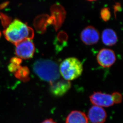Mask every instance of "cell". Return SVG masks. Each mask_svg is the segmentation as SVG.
<instances>
[{
	"instance_id": "8992f818",
	"label": "cell",
	"mask_w": 123,
	"mask_h": 123,
	"mask_svg": "<svg viewBox=\"0 0 123 123\" xmlns=\"http://www.w3.org/2000/svg\"><path fill=\"white\" fill-rule=\"evenodd\" d=\"M97 60L100 66L104 68H108L115 63L116 57L112 50L109 49H103L98 54Z\"/></svg>"
},
{
	"instance_id": "6da1fadb",
	"label": "cell",
	"mask_w": 123,
	"mask_h": 123,
	"mask_svg": "<svg viewBox=\"0 0 123 123\" xmlns=\"http://www.w3.org/2000/svg\"><path fill=\"white\" fill-rule=\"evenodd\" d=\"M6 39L14 45L34 37V30L26 24L18 19H15L4 31Z\"/></svg>"
},
{
	"instance_id": "52a82bcc",
	"label": "cell",
	"mask_w": 123,
	"mask_h": 123,
	"mask_svg": "<svg viewBox=\"0 0 123 123\" xmlns=\"http://www.w3.org/2000/svg\"><path fill=\"white\" fill-rule=\"evenodd\" d=\"M82 42L87 45H92L97 43L100 38V34L95 28L88 26L85 28L80 34Z\"/></svg>"
},
{
	"instance_id": "2e32d148",
	"label": "cell",
	"mask_w": 123,
	"mask_h": 123,
	"mask_svg": "<svg viewBox=\"0 0 123 123\" xmlns=\"http://www.w3.org/2000/svg\"><path fill=\"white\" fill-rule=\"evenodd\" d=\"M114 103H120L122 100V96L118 92H115L111 94Z\"/></svg>"
},
{
	"instance_id": "ac0fdd59",
	"label": "cell",
	"mask_w": 123,
	"mask_h": 123,
	"mask_svg": "<svg viewBox=\"0 0 123 123\" xmlns=\"http://www.w3.org/2000/svg\"><path fill=\"white\" fill-rule=\"evenodd\" d=\"M41 123H56L54 121V120L51 119H47V120L43 121V122Z\"/></svg>"
},
{
	"instance_id": "3957f363",
	"label": "cell",
	"mask_w": 123,
	"mask_h": 123,
	"mask_svg": "<svg viewBox=\"0 0 123 123\" xmlns=\"http://www.w3.org/2000/svg\"><path fill=\"white\" fill-rule=\"evenodd\" d=\"M83 66L81 62L75 57L67 58L61 63L59 73L65 80L76 79L81 75Z\"/></svg>"
},
{
	"instance_id": "5b68a950",
	"label": "cell",
	"mask_w": 123,
	"mask_h": 123,
	"mask_svg": "<svg viewBox=\"0 0 123 123\" xmlns=\"http://www.w3.org/2000/svg\"><path fill=\"white\" fill-rule=\"evenodd\" d=\"M90 100L94 106L102 108L110 107L114 104L111 95L101 92H95L90 96Z\"/></svg>"
},
{
	"instance_id": "7c38bea8",
	"label": "cell",
	"mask_w": 123,
	"mask_h": 123,
	"mask_svg": "<svg viewBox=\"0 0 123 123\" xmlns=\"http://www.w3.org/2000/svg\"><path fill=\"white\" fill-rule=\"evenodd\" d=\"M30 70L27 67L20 66L14 73V76L17 79L24 82H27L30 80L29 77Z\"/></svg>"
},
{
	"instance_id": "30bf717a",
	"label": "cell",
	"mask_w": 123,
	"mask_h": 123,
	"mask_svg": "<svg viewBox=\"0 0 123 123\" xmlns=\"http://www.w3.org/2000/svg\"><path fill=\"white\" fill-rule=\"evenodd\" d=\"M66 123H88L87 116L80 111H73L68 115Z\"/></svg>"
},
{
	"instance_id": "d6986e66",
	"label": "cell",
	"mask_w": 123,
	"mask_h": 123,
	"mask_svg": "<svg viewBox=\"0 0 123 123\" xmlns=\"http://www.w3.org/2000/svg\"><path fill=\"white\" fill-rule=\"evenodd\" d=\"M88 0V1H95V0Z\"/></svg>"
},
{
	"instance_id": "5bb4252c",
	"label": "cell",
	"mask_w": 123,
	"mask_h": 123,
	"mask_svg": "<svg viewBox=\"0 0 123 123\" xmlns=\"http://www.w3.org/2000/svg\"><path fill=\"white\" fill-rule=\"evenodd\" d=\"M22 60L18 57H14L11 59L10 63L8 66V69L9 71L14 73L20 67V64Z\"/></svg>"
},
{
	"instance_id": "277c9868",
	"label": "cell",
	"mask_w": 123,
	"mask_h": 123,
	"mask_svg": "<svg viewBox=\"0 0 123 123\" xmlns=\"http://www.w3.org/2000/svg\"><path fill=\"white\" fill-rule=\"evenodd\" d=\"M15 53L17 57L21 59L32 58L35 52L34 44L31 40H26L15 45Z\"/></svg>"
},
{
	"instance_id": "e0dca14e",
	"label": "cell",
	"mask_w": 123,
	"mask_h": 123,
	"mask_svg": "<svg viewBox=\"0 0 123 123\" xmlns=\"http://www.w3.org/2000/svg\"><path fill=\"white\" fill-rule=\"evenodd\" d=\"M114 8L115 10V12H117V11H120L121 10V6L120 3H117L116 4V5L114 6Z\"/></svg>"
},
{
	"instance_id": "9a60e30c",
	"label": "cell",
	"mask_w": 123,
	"mask_h": 123,
	"mask_svg": "<svg viewBox=\"0 0 123 123\" xmlns=\"http://www.w3.org/2000/svg\"><path fill=\"white\" fill-rule=\"evenodd\" d=\"M101 18L103 20L107 22L110 20L111 17V13L109 8H105L101 10L100 12Z\"/></svg>"
},
{
	"instance_id": "4fadbf2b",
	"label": "cell",
	"mask_w": 123,
	"mask_h": 123,
	"mask_svg": "<svg viewBox=\"0 0 123 123\" xmlns=\"http://www.w3.org/2000/svg\"><path fill=\"white\" fill-rule=\"evenodd\" d=\"M68 39V36L65 33L61 32L59 33L56 38V48L57 50L62 49V48L66 45Z\"/></svg>"
},
{
	"instance_id": "8fae6325",
	"label": "cell",
	"mask_w": 123,
	"mask_h": 123,
	"mask_svg": "<svg viewBox=\"0 0 123 123\" xmlns=\"http://www.w3.org/2000/svg\"><path fill=\"white\" fill-rule=\"evenodd\" d=\"M102 42L107 46H112L115 45L117 41L116 33L111 29H106L102 33Z\"/></svg>"
},
{
	"instance_id": "9c48e42d",
	"label": "cell",
	"mask_w": 123,
	"mask_h": 123,
	"mask_svg": "<svg viewBox=\"0 0 123 123\" xmlns=\"http://www.w3.org/2000/svg\"><path fill=\"white\" fill-rule=\"evenodd\" d=\"M50 91L54 95L61 96L65 94L71 86L69 81L65 80H56L50 84Z\"/></svg>"
},
{
	"instance_id": "7a4b0ae2",
	"label": "cell",
	"mask_w": 123,
	"mask_h": 123,
	"mask_svg": "<svg viewBox=\"0 0 123 123\" xmlns=\"http://www.w3.org/2000/svg\"><path fill=\"white\" fill-rule=\"evenodd\" d=\"M33 70L40 79L50 84L58 80L60 77L58 65L55 62L49 59L36 61L33 65Z\"/></svg>"
},
{
	"instance_id": "ba28073f",
	"label": "cell",
	"mask_w": 123,
	"mask_h": 123,
	"mask_svg": "<svg viewBox=\"0 0 123 123\" xmlns=\"http://www.w3.org/2000/svg\"><path fill=\"white\" fill-rule=\"evenodd\" d=\"M87 117L92 123H104L107 114L102 107L94 106L89 110Z\"/></svg>"
}]
</instances>
